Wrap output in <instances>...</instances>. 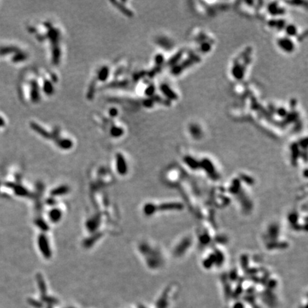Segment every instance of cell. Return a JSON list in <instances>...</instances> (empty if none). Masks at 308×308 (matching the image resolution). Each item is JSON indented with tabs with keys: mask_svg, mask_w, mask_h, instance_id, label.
Returning <instances> with one entry per match:
<instances>
[{
	"mask_svg": "<svg viewBox=\"0 0 308 308\" xmlns=\"http://www.w3.org/2000/svg\"><path fill=\"white\" fill-rule=\"evenodd\" d=\"M6 126H7V119L2 114L0 113V133L4 131Z\"/></svg>",
	"mask_w": 308,
	"mask_h": 308,
	"instance_id": "obj_1",
	"label": "cell"
}]
</instances>
